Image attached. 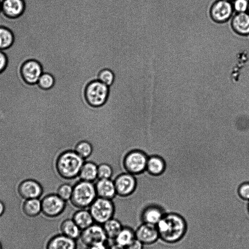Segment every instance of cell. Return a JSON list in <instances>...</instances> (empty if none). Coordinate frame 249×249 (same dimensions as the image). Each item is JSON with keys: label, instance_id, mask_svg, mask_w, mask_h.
<instances>
[{"label": "cell", "instance_id": "obj_40", "mask_svg": "<svg viewBox=\"0 0 249 249\" xmlns=\"http://www.w3.org/2000/svg\"><path fill=\"white\" fill-rule=\"evenodd\" d=\"M224 0L228 1L231 2L233 0Z\"/></svg>", "mask_w": 249, "mask_h": 249}, {"label": "cell", "instance_id": "obj_34", "mask_svg": "<svg viewBox=\"0 0 249 249\" xmlns=\"http://www.w3.org/2000/svg\"><path fill=\"white\" fill-rule=\"evenodd\" d=\"M8 64V58L3 51L0 50V74L6 69Z\"/></svg>", "mask_w": 249, "mask_h": 249}, {"label": "cell", "instance_id": "obj_36", "mask_svg": "<svg viewBox=\"0 0 249 249\" xmlns=\"http://www.w3.org/2000/svg\"><path fill=\"white\" fill-rule=\"evenodd\" d=\"M88 249H109L106 242H100L88 247Z\"/></svg>", "mask_w": 249, "mask_h": 249}, {"label": "cell", "instance_id": "obj_17", "mask_svg": "<svg viewBox=\"0 0 249 249\" xmlns=\"http://www.w3.org/2000/svg\"><path fill=\"white\" fill-rule=\"evenodd\" d=\"M75 240L62 233L56 234L49 240L46 249H76Z\"/></svg>", "mask_w": 249, "mask_h": 249}, {"label": "cell", "instance_id": "obj_4", "mask_svg": "<svg viewBox=\"0 0 249 249\" xmlns=\"http://www.w3.org/2000/svg\"><path fill=\"white\" fill-rule=\"evenodd\" d=\"M109 87L98 80L89 83L84 91L85 101L91 107H97L103 106L109 97Z\"/></svg>", "mask_w": 249, "mask_h": 249}, {"label": "cell", "instance_id": "obj_2", "mask_svg": "<svg viewBox=\"0 0 249 249\" xmlns=\"http://www.w3.org/2000/svg\"><path fill=\"white\" fill-rule=\"evenodd\" d=\"M85 161L73 150H68L58 156L55 161V168L62 178L74 179L78 178Z\"/></svg>", "mask_w": 249, "mask_h": 249}, {"label": "cell", "instance_id": "obj_42", "mask_svg": "<svg viewBox=\"0 0 249 249\" xmlns=\"http://www.w3.org/2000/svg\"><path fill=\"white\" fill-rule=\"evenodd\" d=\"M247 12H248V14H249V8H248V10Z\"/></svg>", "mask_w": 249, "mask_h": 249}, {"label": "cell", "instance_id": "obj_23", "mask_svg": "<svg viewBox=\"0 0 249 249\" xmlns=\"http://www.w3.org/2000/svg\"><path fill=\"white\" fill-rule=\"evenodd\" d=\"M22 210L25 215L35 217L41 213V202L40 198L26 199L22 204Z\"/></svg>", "mask_w": 249, "mask_h": 249}, {"label": "cell", "instance_id": "obj_21", "mask_svg": "<svg viewBox=\"0 0 249 249\" xmlns=\"http://www.w3.org/2000/svg\"><path fill=\"white\" fill-rule=\"evenodd\" d=\"M60 230L62 234L74 240L80 237L82 231L72 219L62 221L60 225Z\"/></svg>", "mask_w": 249, "mask_h": 249}, {"label": "cell", "instance_id": "obj_3", "mask_svg": "<svg viewBox=\"0 0 249 249\" xmlns=\"http://www.w3.org/2000/svg\"><path fill=\"white\" fill-rule=\"evenodd\" d=\"M97 197L94 182L79 180L73 186L71 203L79 209L89 207Z\"/></svg>", "mask_w": 249, "mask_h": 249}, {"label": "cell", "instance_id": "obj_28", "mask_svg": "<svg viewBox=\"0 0 249 249\" xmlns=\"http://www.w3.org/2000/svg\"><path fill=\"white\" fill-rule=\"evenodd\" d=\"M54 84L55 79L53 76L48 72H43L36 85L42 90H49L53 88Z\"/></svg>", "mask_w": 249, "mask_h": 249}, {"label": "cell", "instance_id": "obj_33", "mask_svg": "<svg viewBox=\"0 0 249 249\" xmlns=\"http://www.w3.org/2000/svg\"><path fill=\"white\" fill-rule=\"evenodd\" d=\"M238 193L241 198L249 201V181L243 182L239 186Z\"/></svg>", "mask_w": 249, "mask_h": 249}, {"label": "cell", "instance_id": "obj_11", "mask_svg": "<svg viewBox=\"0 0 249 249\" xmlns=\"http://www.w3.org/2000/svg\"><path fill=\"white\" fill-rule=\"evenodd\" d=\"M118 196L126 197L131 195L136 186L134 175L127 172L123 173L117 176L113 180Z\"/></svg>", "mask_w": 249, "mask_h": 249}, {"label": "cell", "instance_id": "obj_35", "mask_svg": "<svg viewBox=\"0 0 249 249\" xmlns=\"http://www.w3.org/2000/svg\"><path fill=\"white\" fill-rule=\"evenodd\" d=\"M143 244L135 238L130 244L125 247V249H143Z\"/></svg>", "mask_w": 249, "mask_h": 249}, {"label": "cell", "instance_id": "obj_5", "mask_svg": "<svg viewBox=\"0 0 249 249\" xmlns=\"http://www.w3.org/2000/svg\"><path fill=\"white\" fill-rule=\"evenodd\" d=\"M94 222L103 225L113 218L115 206L113 200L97 197L89 207Z\"/></svg>", "mask_w": 249, "mask_h": 249}, {"label": "cell", "instance_id": "obj_6", "mask_svg": "<svg viewBox=\"0 0 249 249\" xmlns=\"http://www.w3.org/2000/svg\"><path fill=\"white\" fill-rule=\"evenodd\" d=\"M148 156L140 150H133L124 157L123 166L126 172L133 175L140 174L146 170Z\"/></svg>", "mask_w": 249, "mask_h": 249}, {"label": "cell", "instance_id": "obj_18", "mask_svg": "<svg viewBox=\"0 0 249 249\" xmlns=\"http://www.w3.org/2000/svg\"><path fill=\"white\" fill-rule=\"evenodd\" d=\"M98 165L95 163L85 160L80 171L78 178L80 180L95 182L98 179Z\"/></svg>", "mask_w": 249, "mask_h": 249}, {"label": "cell", "instance_id": "obj_41", "mask_svg": "<svg viewBox=\"0 0 249 249\" xmlns=\"http://www.w3.org/2000/svg\"><path fill=\"white\" fill-rule=\"evenodd\" d=\"M0 249H2V245H1L0 242Z\"/></svg>", "mask_w": 249, "mask_h": 249}, {"label": "cell", "instance_id": "obj_1", "mask_svg": "<svg viewBox=\"0 0 249 249\" xmlns=\"http://www.w3.org/2000/svg\"><path fill=\"white\" fill-rule=\"evenodd\" d=\"M156 226L159 236L168 242H174L179 240L186 230L184 219L175 213L163 215Z\"/></svg>", "mask_w": 249, "mask_h": 249}, {"label": "cell", "instance_id": "obj_14", "mask_svg": "<svg viewBox=\"0 0 249 249\" xmlns=\"http://www.w3.org/2000/svg\"><path fill=\"white\" fill-rule=\"evenodd\" d=\"M135 237L143 244H151L158 238L159 233L156 225L143 223L135 231Z\"/></svg>", "mask_w": 249, "mask_h": 249}, {"label": "cell", "instance_id": "obj_22", "mask_svg": "<svg viewBox=\"0 0 249 249\" xmlns=\"http://www.w3.org/2000/svg\"><path fill=\"white\" fill-rule=\"evenodd\" d=\"M163 216L160 208L155 206H150L144 210L142 217L143 223L156 225Z\"/></svg>", "mask_w": 249, "mask_h": 249}, {"label": "cell", "instance_id": "obj_13", "mask_svg": "<svg viewBox=\"0 0 249 249\" xmlns=\"http://www.w3.org/2000/svg\"><path fill=\"white\" fill-rule=\"evenodd\" d=\"M26 8L24 0H2L1 13L7 18L15 19L20 18Z\"/></svg>", "mask_w": 249, "mask_h": 249}, {"label": "cell", "instance_id": "obj_44", "mask_svg": "<svg viewBox=\"0 0 249 249\" xmlns=\"http://www.w3.org/2000/svg\"><path fill=\"white\" fill-rule=\"evenodd\" d=\"M248 208H249V205H248Z\"/></svg>", "mask_w": 249, "mask_h": 249}, {"label": "cell", "instance_id": "obj_39", "mask_svg": "<svg viewBox=\"0 0 249 249\" xmlns=\"http://www.w3.org/2000/svg\"><path fill=\"white\" fill-rule=\"evenodd\" d=\"M1 13V0H0V14Z\"/></svg>", "mask_w": 249, "mask_h": 249}, {"label": "cell", "instance_id": "obj_31", "mask_svg": "<svg viewBox=\"0 0 249 249\" xmlns=\"http://www.w3.org/2000/svg\"><path fill=\"white\" fill-rule=\"evenodd\" d=\"M98 179H111L113 175V170L111 165L107 163H102L98 165Z\"/></svg>", "mask_w": 249, "mask_h": 249}, {"label": "cell", "instance_id": "obj_19", "mask_svg": "<svg viewBox=\"0 0 249 249\" xmlns=\"http://www.w3.org/2000/svg\"><path fill=\"white\" fill-rule=\"evenodd\" d=\"M72 219L82 231L94 223L89 211L85 209H80L76 211Z\"/></svg>", "mask_w": 249, "mask_h": 249}, {"label": "cell", "instance_id": "obj_30", "mask_svg": "<svg viewBox=\"0 0 249 249\" xmlns=\"http://www.w3.org/2000/svg\"><path fill=\"white\" fill-rule=\"evenodd\" d=\"M115 75L113 72L108 69H104L98 74V80L109 87L114 83Z\"/></svg>", "mask_w": 249, "mask_h": 249}, {"label": "cell", "instance_id": "obj_25", "mask_svg": "<svg viewBox=\"0 0 249 249\" xmlns=\"http://www.w3.org/2000/svg\"><path fill=\"white\" fill-rule=\"evenodd\" d=\"M102 226L107 238L114 239L123 227L119 220L113 218L106 221Z\"/></svg>", "mask_w": 249, "mask_h": 249}, {"label": "cell", "instance_id": "obj_9", "mask_svg": "<svg viewBox=\"0 0 249 249\" xmlns=\"http://www.w3.org/2000/svg\"><path fill=\"white\" fill-rule=\"evenodd\" d=\"M233 12L232 3L224 0H215L210 8L211 18L218 23L228 21L231 18Z\"/></svg>", "mask_w": 249, "mask_h": 249}, {"label": "cell", "instance_id": "obj_20", "mask_svg": "<svg viewBox=\"0 0 249 249\" xmlns=\"http://www.w3.org/2000/svg\"><path fill=\"white\" fill-rule=\"evenodd\" d=\"M165 167V161L160 157L156 155L148 157L146 170L149 174L160 175L164 171Z\"/></svg>", "mask_w": 249, "mask_h": 249}, {"label": "cell", "instance_id": "obj_26", "mask_svg": "<svg viewBox=\"0 0 249 249\" xmlns=\"http://www.w3.org/2000/svg\"><path fill=\"white\" fill-rule=\"evenodd\" d=\"M135 238L134 231L129 227H123L114 240L116 243L126 247Z\"/></svg>", "mask_w": 249, "mask_h": 249}, {"label": "cell", "instance_id": "obj_7", "mask_svg": "<svg viewBox=\"0 0 249 249\" xmlns=\"http://www.w3.org/2000/svg\"><path fill=\"white\" fill-rule=\"evenodd\" d=\"M41 212L49 217H56L64 211L66 201L56 194L52 193L43 196L41 199Z\"/></svg>", "mask_w": 249, "mask_h": 249}, {"label": "cell", "instance_id": "obj_37", "mask_svg": "<svg viewBox=\"0 0 249 249\" xmlns=\"http://www.w3.org/2000/svg\"><path fill=\"white\" fill-rule=\"evenodd\" d=\"M5 210V206L1 200H0V217H1L4 213Z\"/></svg>", "mask_w": 249, "mask_h": 249}, {"label": "cell", "instance_id": "obj_29", "mask_svg": "<svg viewBox=\"0 0 249 249\" xmlns=\"http://www.w3.org/2000/svg\"><path fill=\"white\" fill-rule=\"evenodd\" d=\"M73 185L69 183H64L58 187L56 194L65 201L70 200L72 191Z\"/></svg>", "mask_w": 249, "mask_h": 249}, {"label": "cell", "instance_id": "obj_43", "mask_svg": "<svg viewBox=\"0 0 249 249\" xmlns=\"http://www.w3.org/2000/svg\"><path fill=\"white\" fill-rule=\"evenodd\" d=\"M160 114H161V113H160ZM162 117H161V120H162ZM162 124H163V123H162ZM162 125H163V124H162ZM163 130H164V128H163Z\"/></svg>", "mask_w": 249, "mask_h": 249}, {"label": "cell", "instance_id": "obj_16", "mask_svg": "<svg viewBox=\"0 0 249 249\" xmlns=\"http://www.w3.org/2000/svg\"><path fill=\"white\" fill-rule=\"evenodd\" d=\"M231 25L237 34L249 36V14L248 12L236 13L231 19Z\"/></svg>", "mask_w": 249, "mask_h": 249}, {"label": "cell", "instance_id": "obj_27", "mask_svg": "<svg viewBox=\"0 0 249 249\" xmlns=\"http://www.w3.org/2000/svg\"><path fill=\"white\" fill-rule=\"evenodd\" d=\"M73 150L82 158L86 160L92 153L91 144L87 141H81L76 144Z\"/></svg>", "mask_w": 249, "mask_h": 249}, {"label": "cell", "instance_id": "obj_15", "mask_svg": "<svg viewBox=\"0 0 249 249\" xmlns=\"http://www.w3.org/2000/svg\"><path fill=\"white\" fill-rule=\"evenodd\" d=\"M97 197L112 200L116 196L114 181L111 179H98L95 182Z\"/></svg>", "mask_w": 249, "mask_h": 249}, {"label": "cell", "instance_id": "obj_32", "mask_svg": "<svg viewBox=\"0 0 249 249\" xmlns=\"http://www.w3.org/2000/svg\"><path fill=\"white\" fill-rule=\"evenodd\" d=\"M231 3L233 11L236 13L247 12L249 0H233Z\"/></svg>", "mask_w": 249, "mask_h": 249}, {"label": "cell", "instance_id": "obj_8", "mask_svg": "<svg viewBox=\"0 0 249 249\" xmlns=\"http://www.w3.org/2000/svg\"><path fill=\"white\" fill-rule=\"evenodd\" d=\"M42 64L35 59L25 60L19 68V74L23 82L29 85H36L43 72Z\"/></svg>", "mask_w": 249, "mask_h": 249}, {"label": "cell", "instance_id": "obj_12", "mask_svg": "<svg viewBox=\"0 0 249 249\" xmlns=\"http://www.w3.org/2000/svg\"><path fill=\"white\" fill-rule=\"evenodd\" d=\"M18 191L19 196L24 200L32 198H41L43 194V189L37 180L28 178L22 180L19 184Z\"/></svg>", "mask_w": 249, "mask_h": 249}, {"label": "cell", "instance_id": "obj_10", "mask_svg": "<svg viewBox=\"0 0 249 249\" xmlns=\"http://www.w3.org/2000/svg\"><path fill=\"white\" fill-rule=\"evenodd\" d=\"M79 238L87 247L97 243L106 242L107 239L102 225L96 223L82 230Z\"/></svg>", "mask_w": 249, "mask_h": 249}, {"label": "cell", "instance_id": "obj_24", "mask_svg": "<svg viewBox=\"0 0 249 249\" xmlns=\"http://www.w3.org/2000/svg\"><path fill=\"white\" fill-rule=\"evenodd\" d=\"M14 41L15 36L12 30L6 26H0V50H8Z\"/></svg>", "mask_w": 249, "mask_h": 249}, {"label": "cell", "instance_id": "obj_38", "mask_svg": "<svg viewBox=\"0 0 249 249\" xmlns=\"http://www.w3.org/2000/svg\"><path fill=\"white\" fill-rule=\"evenodd\" d=\"M109 249H125V247L115 243L109 247Z\"/></svg>", "mask_w": 249, "mask_h": 249}]
</instances>
